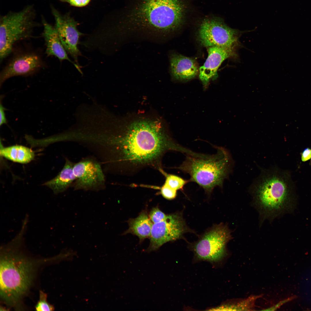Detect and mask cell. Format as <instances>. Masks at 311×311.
Masks as SVG:
<instances>
[{
    "instance_id": "cell-5",
    "label": "cell",
    "mask_w": 311,
    "mask_h": 311,
    "mask_svg": "<svg viewBox=\"0 0 311 311\" xmlns=\"http://www.w3.org/2000/svg\"><path fill=\"white\" fill-rule=\"evenodd\" d=\"M0 265L1 297L6 303L14 305L31 284L33 264L27 259L11 251L3 253Z\"/></svg>"
},
{
    "instance_id": "cell-11",
    "label": "cell",
    "mask_w": 311,
    "mask_h": 311,
    "mask_svg": "<svg viewBox=\"0 0 311 311\" xmlns=\"http://www.w3.org/2000/svg\"><path fill=\"white\" fill-rule=\"evenodd\" d=\"M75 190H97L103 186L105 177L100 165L96 161L86 160L74 164Z\"/></svg>"
},
{
    "instance_id": "cell-6",
    "label": "cell",
    "mask_w": 311,
    "mask_h": 311,
    "mask_svg": "<svg viewBox=\"0 0 311 311\" xmlns=\"http://www.w3.org/2000/svg\"><path fill=\"white\" fill-rule=\"evenodd\" d=\"M35 10L29 5L20 11L1 17L0 21V61L11 52L14 44L30 38L35 26Z\"/></svg>"
},
{
    "instance_id": "cell-14",
    "label": "cell",
    "mask_w": 311,
    "mask_h": 311,
    "mask_svg": "<svg viewBox=\"0 0 311 311\" xmlns=\"http://www.w3.org/2000/svg\"><path fill=\"white\" fill-rule=\"evenodd\" d=\"M170 71L174 79L186 81L195 78L199 73L195 60L180 54L174 53L170 58Z\"/></svg>"
},
{
    "instance_id": "cell-22",
    "label": "cell",
    "mask_w": 311,
    "mask_h": 311,
    "mask_svg": "<svg viewBox=\"0 0 311 311\" xmlns=\"http://www.w3.org/2000/svg\"><path fill=\"white\" fill-rule=\"evenodd\" d=\"M160 192L164 198L169 200L175 198L177 195V191L164 183L160 187Z\"/></svg>"
},
{
    "instance_id": "cell-7",
    "label": "cell",
    "mask_w": 311,
    "mask_h": 311,
    "mask_svg": "<svg viewBox=\"0 0 311 311\" xmlns=\"http://www.w3.org/2000/svg\"><path fill=\"white\" fill-rule=\"evenodd\" d=\"M243 33L231 28L220 20L206 18L200 25L197 37L200 44L207 48L218 46L235 50L240 46L239 38Z\"/></svg>"
},
{
    "instance_id": "cell-24",
    "label": "cell",
    "mask_w": 311,
    "mask_h": 311,
    "mask_svg": "<svg viewBox=\"0 0 311 311\" xmlns=\"http://www.w3.org/2000/svg\"><path fill=\"white\" fill-rule=\"evenodd\" d=\"M301 158L303 162L310 160L311 159V149L309 148L305 149L301 153Z\"/></svg>"
},
{
    "instance_id": "cell-9",
    "label": "cell",
    "mask_w": 311,
    "mask_h": 311,
    "mask_svg": "<svg viewBox=\"0 0 311 311\" xmlns=\"http://www.w3.org/2000/svg\"><path fill=\"white\" fill-rule=\"evenodd\" d=\"M187 230L185 222L180 214L166 215L162 221L153 224L149 250H156L167 242L180 238Z\"/></svg>"
},
{
    "instance_id": "cell-19",
    "label": "cell",
    "mask_w": 311,
    "mask_h": 311,
    "mask_svg": "<svg viewBox=\"0 0 311 311\" xmlns=\"http://www.w3.org/2000/svg\"><path fill=\"white\" fill-rule=\"evenodd\" d=\"M159 171L165 177V180L164 183L172 188L177 191L183 189L185 185L190 181L176 175L166 173L162 168Z\"/></svg>"
},
{
    "instance_id": "cell-16",
    "label": "cell",
    "mask_w": 311,
    "mask_h": 311,
    "mask_svg": "<svg viewBox=\"0 0 311 311\" xmlns=\"http://www.w3.org/2000/svg\"><path fill=\"white\" fill-rule=\"evenodd\" d=\"M73 165L72 162L66 159L63 167L58 175L43 185L51 189L55 194L65 191L76 179L73 170Z\"/></svg>"
},
{
    "instance_id": "cell-23",
    "label": "cell",
    "mask_w": 311,
    "mask_h": 311,
    "mask_svg": "<svg viewBox=\"0 0 311 311\" xmlns=\"http://www.w3.org/2000/svg\"><path fill=\"white\" fill-rule=\"evenodd\" d=\"M63 2H66L72 6L82 7L88 5L90 0H59Z\"/></svg>"
},
{
    "instance_id": "cell-17",
    "label": "cell",
    "mask_w": 311,
    "mask_h": 311,
    "mask_svg": "<svg viewBox=\"0 0 311 311\" xmlns=\"http://www.w3.org/2000/svg\"><path fill=\"white\" fill-rule=\"evenodd\" d=\"M147 213L143 211L136 218L128 221L129 227L125 233H130L137 236L140 240L149 237L153 225Z\"/></svg>"
},
{
    "instance_id": "cell-20",
    "label": "cell",
    "mask_w": 311,
    "mask_h": 311,
    "mask_svg": "<svg viewBox=\"0 0 311 311\" xmlns=\"http://www.w3.org/2000/svg\"><path fill=\"white\" fill-rule=\"evenodd\" d=\"M47 295L42 291L39 292V300L35 306V308L38 311H53V306L48 303L47 301Z\"/></svg>"
},
{
    "instance_id": "cell-13",
    "label": "cell",
    "mask_w": 311,
    "mask_h": 311,
    "mask_svg": "<svg viewBox=\"0 0 311 311\" xmlns=\"http://www.w3.org/2000/svg\"><path fill=\"white\" fill-rule=\"evenodd\" d=\"M42 65L40 58L34 53H27L18 56L11 60L1 71L0 85L11 77L31 74L40 69Z\"/></svg>"
},
{
    "instance_id": "cell-25",
    "label": "cell",
    "mask_w": 311,
    "mask_h": 311,
    "mask_svg": "<svg viewBox=\"0 0 311 311\" xmlns=\"http://www.w3.org/2000/svg\"><path fill=\"white\" fill-rule=\"evenodd\" d=\"M5 110H6V109L3 107V105H2L1 103L0 107V125L1 126L4 124H6L7 123V120L5 118V115L4 112Z\"/></svg>"
},
{
    "instance_id": "cell-2",
    "label": "cell",
    "mask_w": 311,
    "mask_h": 311,
    "mask_svg": "<svg viewBox=\"0 0 311 311\" xmlns=\"http://www.w3.org/2000/svg\"><path fill=\"white\" fill-rule=\"evenodd\" d=\"M185 10L182 0H138L127 15L124 30L166 34L179 28Z\"/></svg>"
},
{
    "instance_id": "cell-12",
    "label": "cell",
    "mask_w": 311,
    "mask_h": 311,
    "mask_svg": "<svg viewBox=\"0 0 311 311\" xmlns=\"http://www.w3.org/2000/svg\"><path fill=\"white\" fill-rule=\"evenodd\" d=\"M208 57L199 68V77L205 88L211 80L216 79L217 70L222 63L229 58L237 56L235 50L218 46L207 48Z\"/></svg>"
},
{
    "instance_id": "cell-4",
    "label": "cell",
    "mask_w": 311,
    "mask_h": 311,
    "mask_svg": "<svg viewBox=\"0 0 311 311\" xmlns=\"http://www.w3.org/2000/svg\"><path fill=\"white\" fill-rule=\"evenodd\" d=\"M285 173L276 168L262 171L252 185L251 192L261 219L272 220L284 206L289 191Z\"/></svg>"
},
{
    "instance_id": "cell-18",
    "label": "cell",
    "mask_w": 311,
    "mask_h": 311,
    "mask_svg": "<svg viewBox=\"0 0 311 311\" xmlns=\"http://www.w3.org/2000/svg\"><path fill=\"white\" fill-rule=\"evenodd\" d=\"M0 154L8 160L22 164L30 162L35 157L34 152L31 149L19 145L2 147Z\"/></svg>"
},
{
    "instance_id": "cell-8",
    "label": "cell",
    "mask_w": 311,
    "mask_h": 311,
    "mask_svg": "<svg viewBox=\"0 0 311 311\" xmlns=\"http://www.w3.org/2000/svg\"><path fill=\"white\" fill-rule=\"evenodd\" d=\"M231 233L226 224L213 226L195 244L194 251L198 258L211 261L220 260L225 254L227 243L232 238Z\"/></svg>"
},
{
    "instance_id": "cell-1",
    "label": "cell",
    "mask_w": 311,
    "mask_h": 311,
    "mask_svg": "<svg viewBox=\"0 0 311 311\" xmlns=\"http://www.w3.org/2000/svg\"><path fill=\"white\" fill-rule=\"evenodd\" d=\"M111 143L114 162L127 174L147 167L159 170L166 152H180L181 149V145L165 133L159 122L145 120L133 122Z\"/></svg>"
},
{
    "instance_id": "cell-3",
    "label": "cell",
    "mask_w": 311,
    "mask_h": 311,
    "mask_svg": "<svg viewBox=\"0 0 311 311\" xmlns=\"http://www.w3.org/2000/svg\"><path fill=\"white\" fill-rule=\"evenodd\" d=\"M216 148V153L213 155H187L182 164L176 168L188 174L190 181L196 183L209 193L216 187H222L232 167V160L227 150L221 147Z\"/></svg>"
},
{
    "instance_id": "cell-21",
    "label": "cell",
    "mask_w": 311,
    "mask_h": 311,
    "mask_svg": "<svg viewBox=\"0 0 311 311\" xmlns=\"http://www.w3.org/2000/svg\"><path fill=\"white\" fill-rule=\"evenodd\" d=\"M166 215L158 207L153 208L151 211L149 217L153 223L159 222L166 217Z\"/></svg>"
},
{
    "instance_id": "cell-10",
    "label": "cell",
    "mask_w": 311,
    "mask_h": 311,
    "mask_svg": "<svg viewBox=\"0 0 311 311\" xmlns=\"http://www.w3.org/2000/svg\"><path fill=\"white\" fill-rule=\"evenodd\" d=\"M55 20V27L65 49L78 65V58L81 54L77 46L80 37L83 34L77 29L78 23L67 15H62L52 7Z\"/></svg>"
},
{
    "instance_id": "cell-15",
    "label": "cell",
    "mask_w": 311,
    "mask_h": 311,
    "mask_svg": "<svg viewBox=\"0 0 311 311\" xmlns=\"http://www.w3.org/2000/svg\"><path fill=\"white\" fill-rule=\"evenodd\" d=\"M43 26V36L46 45V53L48 56H53L60 60H67L74 64L77 69L81 72L80 67L69 58L62 45L55 27L42 18Z\"/></svg>"
}]
</instances>
